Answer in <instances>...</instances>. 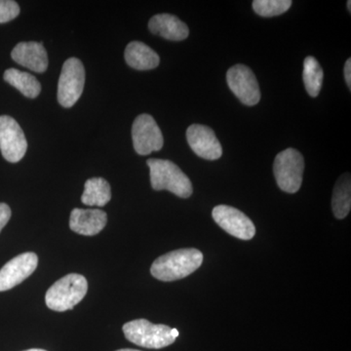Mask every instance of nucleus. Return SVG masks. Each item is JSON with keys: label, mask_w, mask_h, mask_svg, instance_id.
<instances>
[{"label": "nucleus", "mask_w": 351, "mask_h": 351, "mask_svg": "<svg viewBox=\"0 0 351 351\" xmlns=\"http://www.w3.org/2000/svg\"><path fill=\"white\" fill-rule=\"evenodd\" d=\"M226 82L232 93L244 105H257L261 100L260 86L253 71L244 64H235L228 71Z\"/></svg>", "instance_id": "nucleus-9"}, {"label": "nucleus", "mask_w": 351, "mask_h": 351, "mask_svg": "<svg viewBox=\"0 0 351 351\" xmlns=\"http://www.w3.org/2000/svg\"><path fill=\"white\" fill-rule=\"evenodd\" d=\"M117 351H140V350H129V348H124V350H119Z\"/></svg>", "instance_id": "nucleus-27"}, {"label": "nucleus", "mask_w": 351, "mask_h": 351, "mask_svg": "<svg viewBox=\"0 0 351 351\" xmlns=\"http://www.w3.org/2000/svg\"><path fill=\"white\" fill-rule=\"evenodd\" d=\"M107 221V214L101 210L75 208L71 214L69 228L78 234L93 237L104 230Z\"/></svg>", "instance_id": "nucleus-14"}, {"label": "nucleus", "mask_w": 351, "mask_h": 351, "mask_svg": "<svg viewBox=\"0 0 351 351\" xmlns=\"http://www.w3.org/2000/svg\"><path fill=\"white\" fill-rule=\"evenodd\" d=\"M323 78H324V73L317 60L314 57H306L304 62L302 80L309 96L315 98L319 95L322 88Z\"/></svg>", "instance_id": "nucleus-20"}, {"label": "nucleus", "mask_w": 351, "mask_h": 351, "mask_svg": "<svg viewBox=\"0 0 351 351\" xmlns=\"http://www.w3.org/2000/svg\"><path fill=\"white\" fill-rule=\"evenodd\" d=\"M38 265L36 254H21L5 263L0 269V292L10 290L31 276Z\"/></svg>", "instance_id": "nucleus-11"}, {"label": "nucleus", "mask_w": 351, "mask_h": 351, "mask_svg": "<svg viewBox=\"0 0 351 351\" xmlns=\"http://www.w3.org/2000/svg\"><path fill=\"white\" fill-rule=\"evenodd\" d=\"M202 263L203 254L197 249H180L156 258L151 272L154 278L170 282L191 276Z\"/></svg>", "instance_id": "nucleus-1"}, {"label": "nucleus", "mask_w": 351, "mask_h": 351, "mask_svg": "<svg viewBox=\"0 0 351 351\" xmlns=\"http://www.w3.org/2000/svg\"><path fill=\"white\" fill-rule=\"evenodd\" d=\"M11 218V209L5 203H0V232L2 228L8 223Z\"/></svg>", "instance_id": "nucleus-23"}, {"label": "nucleus", "mask_w": 351, "mask_h": 351, "mask_svg": "<svg viewBox=\"0 0 351 351\" xmlns=\"http://www.w3.org/2000/svg\"><path fill=\"white\" fill-rule=\"evenodd\" d=\"M86 278L80 274H71L53 284L45 295L46 306L54 311H69L82 301L87 294Z\"/></svg>", "instance_id": "nucleus-4"}, {"label": "nucleus", "mask_w": 351, "mask_h": 351, "mask_svg": "<svg viewBox=\"0 0 351 351\" xmlns=\"http://www.w3.org/2000/svg\"><path fill=\"white\" fill-rule=\"evenodd\" d=\"M11 57L16 63L34 73H43L48 68L47 52L40 43H18L11 52Z\"/></svg>", "instance_id": "nucleus-13"}, {"label": "nucleus", "mask_w": 351, "mask_h": 351, "mask_svg": "<svg viewBox=\"0 0 351 351\" xmlns=\"http://www.w3.org/2000/svg\"><path fill=\"white\" fill-rule=\"evenodd\" d=\"M134 149L140 156H147L162 149V132L152 115L143 113L138 115L132 126Z\"/></svg>", "instance_id": "nucleus-7"}, {"label": "nucleus", "mask_w": 351, "mask_h": 351, "mask_svg": "<svg viewBox=\"0 0 351 351\" xmlns=\"http://www.w3.org/2000/svg\"><path fill=\"white\" fill-rule=\"evenodd\" d=\"M348 12L351 13V1H348Z\"/></svg>", "instance_id": "nucleus-26"}, {"label": "nucleus", "mask_w": 351, "mask_h": 351, "mask_svg": "<svg viewBox=\"0 0 351 351\" xmlns=\"http://www.w3.org/2000/svg\"><path fill=\"white\" fill-rule=\"evenodd\" d=\"M112 199L110 184L103 178H92L85 182L82 196L83 204L87 206L103 207Z\"/></svg>", "instance_id": "nucleus-17"}, {"label": "nucleus", "mask_w": 351, "mask_h": 351, "mask_svg": "<svg viewBox=\"0 0 351 351\" xmlns=\"http://www.w3.org/2000/svg\"><path fill=\"white\" fill-rule=\"evenodd\" d=\"M25 351H46V350H39V348H32V350H25Z\"/></svg>", "instance_id": "nucleus-25"}, {"label": "nucleus", "mask_w": 351, "mask_h": 351, "mask_svg": "<svg viewBox=\"0 0 351 351\" xmlns=\"http://www.w3.org/2000/svg\"><path fill=\"white\" fill-rule=\"evenodd\" d=\"M345 78L346 84L351 89V60L348 59L345 64Z\"/></svg>", "instance_id": "nucleus-24"}, {"label": "nucleus", "mask_w": 351, "mask_h": 351, "mask_svg": "<svg viewBox=\"0 0 351 351\" xmlns=\"http://www.w3.org/2000/svg\"><path fill=\"white\" fill-rule=\"evenodd\" d=\"M125 338L142 348L159 350L175 343L179 331L167 325L152 324L147 319L130 321L123 325Z\"/></svg>", "instance_id": "nucleus-3"}, {"label": "nucleus", "mask_w": 351, "mask_h": 351, "mask_svg": "<svg viewBox=\"0 0 351 351\" xmlns=\"http://www.w3.org/2000/svg\"><path fill=\"white\" fill-rule=\"evenodd\" d=\"M304 170V156L295 149L277 154L274 164V177L281 191L295 193L301 189Z\"/></svg>", "instance_id": "nucleus-5"}, {"label": "nucleus", "mask_w": 351, "mask_h": 351, "mask_svg": "<svg viewBox=\"0 0 351 351\" xmlns=\"http://www.w3.org/2000/svg\"><path fill=\"white\" fill-rule=\"evenodd\" d=\"M27 142L17 121L9 115L0 117V151L11 163L19 162L25 156Z\"/></svg>", "instance_id": "nucleus-8"}, {"label": "nucleus", "mask_w": 351, "mask_h": 351, "mask_svg": "<svg viewBox=\"0 0 351 351\" xmlns=\"http://www.w3.org/2000/svg\"><path fill=\"white\" fill-rule=\"evenodd\" d=\"M186 140L191 149L201 158L217 160L223 154L221 143L210 127L193 124L186 130Z\"/></svg>", "instance_id": "nucleus-12"}, {"label": "nucleus", "mask_w": 351, "mask_h": 351, "mask_svg": "<svg viewBox=\"0 0 351 351\" xmlns=\"http://www.w3.org/2000/svg\"><path fill=\"white\" fill-rule=\"evenodd\" d=\"M125 61L131 68L138 71H149L158 66L160 58L156 51L140 41H132L125 49Z\"/></svg>", "instance_id": "nucleus-16"}, {"label": "nucleus", "mask_w": 351, "mask_h": 351, "mask_svg": "<svg viewBox=\"0 0 351 351\" xmlns=\"http://www.w3.org/2000/svg\"><path fill=\"white\" fill-rule=\"evenodd\" d=\"M3 77L7 83L19 90L27 98L34 99L40 94V82L31 73L17 69H9L4 73Z\"/></svg>", "instance_id": "nucleus-18"}, {"label": "nucleus", "mask_w": 351, "mask_h": 351, "mask_svg": "<svg viewBox=\"0 0 351 351\" xmlns=\"http://www.w3.org/2000/svg\"><path fill=\"white\" fill-rule=\"evenodd\" d=\"M214 221L225 232L241 240H250L255 237L253 221L240 210L228 205H219L212 212Z\"/></svg>", "instance_id": "nucleus-10"}, {"label": "nucleus", "mask_w": 351, "mask_h": 351, "mask_svg": "<svg viewBox=\"0 0 351 351\" xmlns=\"http://www.w3.org/2000/svg\"><path fill=\"white\" fill-rule=\"evenodd\" d=\"M149 31L156 36L172 41H182L188 38V25L182 20L171 14H158L149 22Z\"/></svg>", "instance_id": "nucleus-15"}, {"label": "nucleus", "mask_w": 351, "mask_h": 351, "mask_svg": "<svg viewBox=\"0 0 351 351\" xmlns=\"http://www.w3.org/2000/svg\"><path fill=\"white\" fill-rule=\"evenodd\" d=\"M151 171V182L154 191H166L182 198L193 195V184L179 166L165 159L152 158L147 161Z\"/></svg>", "instance_id": "nucleus-2"}, {"label": "nucleus", "mask_w": 351, "mask_h": 351, "mask_svg": "<svg viewBox=\"0 0 351 351\" xmlns=\"http://www.w3.org/2000/svg\"><path fill=\"white\" fill-rule=\"evenodd\" d=\"M332 208L337 219H345L351 209L350 174H343L335 186Z\"/></svg>", "instance_id": "nucleus-19"}, {"label": "nucleus", "mask_w": 351, "mask_h": 351, "mask_svg": "<svg viewBox=\"0 0 351 351\" xmlns=\"http://www.w3.org/2000/svg\"><path fill=\"white\" fill-rule=\"evenodd\" d=\"M20 7L12 0H0V24L10 22L18 17Z\"/></svg>", "instance_id": "nucleus-22"}, {"label": "nucleus", "mask_w": 351, "mask_h": 351, "mask_svg": "<svg viewBox=\"0 0 351 351\" xmlns=\"http://www.w3.org/2000/svg\"><path fill=\"white\" fill-rule=\"evenodd\" d=\"M292 5L291 0H255L253 9L262 17H274L287 12Z\"/></svg>", "instance_id": "nucleus-21"}, {"label": "nucleus", "mask_w": 351, "mask_h": 351, "mask_svg": "<svg viewBox=\"0 0 351 351\" xmlns=\"http://www.w3.org/2000/svg\"><path fill=\"white\" fill-rule=\"evenodd\" d=\"M85 84V69L77 58L64 62L58 84V101L64 108H71L82 97Z\"/></svg>", "instance_id": "nucleus-6"}]
</instances>
